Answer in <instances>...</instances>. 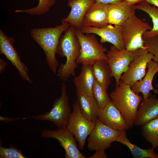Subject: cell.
Returning <instances> with one entry per match:
<instances>
[{
	"instance_id": "16",
	"label": "cell",
	"mask_w": 158,
	"mask_h": 158,
	"mask_svg": "<svg viewBox=\"0 0 158 158\" xmlns=\"http://www.w3.org/2000/svg\"><path fill=\"white\" fill-rule=\"evenodd\" d=\"M68 6L71 8L70 12L66 17L62 19L61 23H68L70 26L80 30L84 15L95 0H67Z\"/></svg>"
},
{
	"instance_id": "32",
	"label": "cell",
	"mask_w": 158,
	"mask_h": 158,
	"mask_svg": "<svg viewBox=\"0 0 158 158\" xmlns=\"http://www.w3.org/2000/svg\"><path fill=\"white\" fill-rule=\"evenodd\" d=\"M8 63L3 59L0 58V73H1L4 71Z\"/></svg>"
},
{
	"instance_id": "17",
	"label": "cell",
	"mask_w": 158,
	"mask_h": 158,
	"mask_svg": "<svg viewBox=\"0 0 158 158\" xmlns=\"http://www.w3.org/2000/svg\"><path fill=\"white\" fill-rule=\"evenodd\" d=\"M158 117V98L151 95L142 101L136 112L134 124L142 126Z\"/></svg>"
},
{
	"instance_id": "26",
	"label": "cell",
	"mask_w": 158,
	"mask_h": 158,
	"mask_svg": "<svg viewBox=\"0 0 158 158\" xmlns=\"http://www.w3.org/2000/svg\"><path fill=\"white\" fill-rule=\"evenodd\" d=\"M37 5L35 7L24 10L15 11L16 13H25L31 15L40 16L48 12L55 3L56 0H38Z\"/></svg>"
},
{
	"instance_id": "7",
	"label": "cell",
	"mask_w": 158,
	"mask_h": 158,
	"mask_svg": "<svg viewBox=\"0 0 158 158\" xmlns=\"http://www.w3.org/2000/svg\"><path fill=\"white\" fill-rule=\"evenodd\" d=\"M141 49L135 51L125 49L119 50L113 45L108 50L106 54L107 61L111 71L112 77L115 79L116 86L118 85L121 75L127 71L130 63Z\"/></svg>"
},
{
	"instance_id": "24",
	"label": "cell",
	"mask_w": 158,
	"mask_h": 158,
	"mask_svg": "<svg viewBox=\"0 0 158 158\" xmlns=\"http://www.w3.org/2000/svg\"><path fill=\"white\" fill-rule=\"evenodd\" d=\"M126 131V130L122 131L116 141L122 144L129 148L134 158H158V154L154 152L152 148L143 149L131 143L127 137Z\"/></svg>"
},
{
	"instance_id": "23",
	"label": "cell",
	"mask_w": 158,
	"mask_h": 158,
	"mask_svg": "<svg viewBox=\"0 0 158 158\" xmlns=\"http://www.w3.org/2000/svg\"><path fill=\"white\" fill-rule=\"evenodd\" d=\"M135 9L143 11L151 18L153 26L152 28L147 31L143 34V40L158 35V8L145 1H143L135 5Z\"/></svg>"
},
{
	"instance_id": "12",
	"label": "cell",
	"mask_w": 158,
	"mask_h": 158,
	"mask_svg": "<svg viewBox=\"0 0 158 158\" xmlns=\"http://www.w3.org/2000/svg\"><path fill=\"white\" fill-rule=\"evenodd\" d=\"M15 41L14 37L7 36L0 30V54L4 55L16 68L21 78L30 84L33 81L28 74L27 66L21 61L17 51L15 49L14 43Z\"/></svg>"
},
{
	"instance_id": "34",
	"label": "cell",
	"mask_w": 158,
	"mask_h": 158,
	"mask_svg": "<svg viewBox=\"0 0 158 158\" xmlns=\"http://www.w3.org/2000/svg\"><path fill=\"white\" fill-rule=\"evenodd\" d=\"M145 1L158 8V0H145Z\"/></svg>"
},
{
	"instance_id": "6",
	"label": "cell",
	"mask_w": 158,
	"mask_h": 158,
	"mask_svg": "<svg viewBox=\"0 0 158 158\" xmlns=\"http://www.w3.org/2000/svg\"><path fill=\"white\" fill-rule=\"evenodd\" d=\"M61 90V96L55 98L51 110L46 113L35 116V120L51 121L58 128L66 126L71 112L66 86L64 82L62 84Z\"/></svg>"
},
{
	"instance_id": "30",
	"label": "cell",
	"mask_w": 158,
	"mask_h": 158,
	"mask_svg": "<svg viewBox=\"0 0 158 158\" xmlns=\"http://www.w3.org/2000/svg\"><path fill=\"white\" fill-rule=\"evenodd\" d=\"M107 156L105 152V150H98L95 151L94 154L91 157L88 158H106Z\"/></svg>"
},
{
	"instance_id": "8",
	"label": "cell",
	"mask_w": 158,
	"mask_h": 158,
	"mask_svg": "<svg viewBox=\"0 0 158 158\" xmlns=\"http://www.w3.org/2000/svg\"><path fill=\"white\" fill-rule=\"evenodd\" d=\"M95 123L83 115L77 102H75L66 127L75 138L81 150H83L86 139L95 127Z\"/></svg>"
},
{
	"instance_id": "4",
	"label": "cell",
	"mask_w": 158,
	"mask_h": 158,
	"mask_svg": "<svg viewBox=\"0 0 158 158\" xmlns=\"http://www.w3.org/2000/svg\"><path fill=\"white\" fill-rule=\"evenodd\" d=\"M75 33L80 45V54L76 60L77 64L93 65L99 61L107 60L105 52L108 50L99 42L95 34H85L76 28Z\"/></svg>"
},
{
	"instance_id": "2",
	"label": "cell",
	"mask_w": 158,
	"mask_h": 158,
	"mask_svg": "<svg viewBox=\"0 0 158 158\" xmlns=\"http://www.w3.org/2000/svg\"><path fill=\"white\" fill-rule=\"evenodd\" d=\"M66 22L62 23L54 27L33 28L30 31L32 39L42 48L46 63L50 70L56 73L59 63L56 54L61 34L70 26Z\"/></svg>"
},
{
	"instance_id": "22",
	"label": "cell",
	"mask_w": 158,
	"mask_h": 158,
	"mask_svg": "<svg viewBox=\"0 0 158 158\" xmlns=\"http://www.w3.org/2000/svg\"><path fill=\"white\" fill-rule=\"evenodd\" d=\"M95 80L102 86L107 89L111 83V71L107 60H101L92 65Z\"/></svg>"
},
{
	"instance_id": "35",
	"label": "cell",
	"mask_w": 158,
	"mask_h": 158,
	"mask_svg": "<svg viewBox=\"0 0 158 158\" xmlns=\"http://www.w3.org/2000/svg\"><path fill=\"white\" fill-rule=\"evenodd\" d=\"M156 87H158V83L156 84Z\"/></svg>"
},
{
	"instance_id": "14",
	"label": "cell",
	"mask_w": 158,
	"mask_h": 158,
	"mask_svg": "<svg viewBox=\"0 0 158 158\" xmlns=\"http://www.w3.org/2000/svg\"><path fill=\"white\" fill-rule=\"evenodd\" d=\"M108 6L107 4L96 2L92 4L84 15L82 27L101 28L108 25Z\"/></svg>"
},
{
	"instance_id": "19",
	"label": "cell",
	"mask_w": 158,
	"mask_h": 158,
	"mask_svg": "<svg viewBox=\"0 0 158 158\" xmlns=\"http://www.w3.org/2000/svg\"><path fill=\"white\" fill-rule=\"evenodd\" d=\"M135 5L124 1L108 4L109 24L121 25L134 12Z\"/></svg>"
},
{
	"instance_id": "20",
	"label": "cell",
	"mask_w": 158,
	"mask_h": 158,
	"mask_svg": "<svg viewBox=\"0 0 158 158\" xmlns=\"http://www.w3.org/2000/svg\"><path fill=\"white\" fill-rule=\"evenodd\" d=\"M92 65L82 64L79 75L73 80L77 93L93 96L92 89L95 79Z\"/></svg>"
},
{
	"instance_id": "10",
	"label": "cell",
	"mask_w": 158,
	"mask_h": 158,
	"mask_svg": "<svg viewBox=\"0 0 158 158\" xmlns=\"http://www.w3.org/2000/svg\"><path fill=\"white\" fill-rule=\"evenodd\" d=\"M40 136L44 138L57 140L65 150L66 158H86L79 150L75 138L66 127L53 130L44 129Z\"/></svg>"
},
{
	"instance_id": "1",
	"label": "cell",
	"mask_w": 158,
	"mask_h": 158,
	"mask_svg": "<svg viewBox=\"0 0 158 158\" xmlns=\"http://www.w3.org/2000/svg\"><path fill=\"white\" fill-rule=\"evenodd\" d=\"M75 28L70 26L61 36L56 54L66 58L57 71V77L63 82L66 81L72 75L75 76V70L78 68L77 59L80 54V45L75 33Z\"/></svg>"
},
{
	"instance_id": "5",
	"label": "cell",
	"mask_w": 158,
	"mask_h": 158,
	"mask_svg": "<svg viewBox=\"0 0 158 158\" xmlns=\"http://www.w3.org/2000/svg\"><path fill=\"white\" fill-rule=\"evenodd\" d=\"M121 26L122 38L125 49L135 51L146 49L142 36L145 32L152 28L148 23L138 18L134 12Z\"/></svg>"
},
{
	"instance_id": "3",
	"label": "cell",
	"mask_w": 158,
	"mask_h": 158,
	"mask_svg": "<svg viewBox=\"0 0 158 158\" xmlns=\"http://www.w3.org/2000/svg\"><path fill=\"white\" fill-rule=\"evenodd\" d=\"M109 96L114 104L119 110L127 125L132 128L137 111L143 99L142 96L133 92L130 85L120 81Z\"/></svg>"
},
{
	"instance_id": "15",
	"label": "cell",
	"mask_w": 158,
	"mask_h": 158,
	"mask_svg": "<svg viewBox=\"0 0 158 158\" xmlns=\"http://www.w3.org/2000/svg\"><path fill=\"white\" fill-rule=\"evenodd\" d=\"M98 119L107 126L122 131L130 128L121 113L111 100L101 110H99Z\"/></svg>"
},
{
	"instance_id": "9",
	"label": "cell",
	"mask_w": 158,
	"mask_h": 158,
	"mask_svg": "<svg viewBox=\"0 0 158 158\" xmlns=\"http://www.w3.org/2000/svg\"><path fill=\"white\" fill-rule=\"evenodd\" d=\"M102 123L98 119L87 139V147L91 151L105 150L122 133Z\"/></svg>"
},
{
	"instance_id": "21",
	"label": "cell",
	"mask_w": 158,
	"mask_h": 158,
	"mask_svg": "<svg viewBox=\"0 0 158 158\" xmlns=\"http://www.w3.org/2000/svg\"><path fill=\"white\" fill-rule=\"evenodd\" d=\"M76 102L83 115L88 120L96 123L99 110L94 96L77 93Z\"/></svg>"
},
{
	"instance_id": "18",
	"label": "cell",
	"mask_w": 158,
	"mask_h": 158,
	"mask_svg": "<svg viewBox=\"0 0 158 158\" xmlns=\"http://www.w3.org/2000/svg\"><path fill=\"white\" fill-rule=\"evenodd\" d=\"M147 71L144 78L131 86V89L135 93H142L143 99H147L152 95L150 92L152 90L158 95L157 90L154 89L152 85L154 77L158 72V63L152 60L147 63Z\"/></svg>"
},
{
	"instance_id": "29",
	"label": "cell",
	"mask_w": 158,
	"mask_h": 158,
	"mask_svg": "<svg viewBox=\"0 0 158 158\" xmlns=\"http://www.w3.org/2000/svg\"><path fill=\"white\" fill-rule=\"evenodd\" d=\"M144 46L148 52L154 56L153 60L158 63V35L144 40Z\"/></svg>"
},
{
	"instance_id": "25",
	"label": "cell",
	"mask_w": 158,
	"mask_h": 158,
	"mask_svg": "<svg viewBox=\"0 0 158 158\" xmlns=\"http://www.w3.org/2000/svg\"><path fill=\"white\" fill-rule=\"evenodd\" d=\"M141 126L142 136L151 144L152 148L158 147V117Z\"/></svg>"
},
{
	"instance_id": "31",
	"label": "cell",
	"mask_w": 158,
	"mask_h": 158,
	"mask_svg": "<svg viewBox=\"0 0 158 158\" xmlns=\"http://www.w3.org/2000/svg\"><path fill=\"white\" fill-rule=\"evenodd\" d=\"M96 2L103 3L105 4H110L116 2H121L123 0H95Z\"/></svg>"
},
{
	"instance_id": "27",
	"label": "cell",
	"mask_w": 158,
	"mask_h": 158,
	"mask_svg": "<svg viewBox=\"0 0 158 158\" xmlns=\"http://www.w3.org/2000/svg\"><path fill=\"white\" fill-rule=\"evenodd\" d=\"M92 91L99 109L101 110L111 100L108 90L102 86L95 80Z\"/></svg>"
},
{
	"instance_id": "28",
	"label": "cell",
	"mask_w": 158,
	"mask_h": 158,
	"mask_svg": "<svg viewBox=\"0 0 158 158\" xmlns=\"http://www.w3.org/2000/svg\"><path fill=\"white\" fill-rule=\"evenodd\" d=\"M0 158H27L21 150L11 144L10 147L6 148L0 147Z\"/></svg>"
},
{
	"instance_id": "11",
	"label": "cell",
	"mask_w": 158,
	"mask_h": 158,
	"mask_svg": "<svg viewBox=\"0 0 158 158\" xmlns=\"http://www.w3.org/2000/svg\"><path fill=\"white\" fill-rule=\"evenodd\" d=\"M154 58L153 55L147 49H141L130 63L127 71L121 75L120 81L131 86L137 81L142 80L146 74L147 63Z\"/></svg>"
},
{
	"instance_id": "33",
	"label": "cell",
	"mask_w": 158,
	"mask_h": 158,
	"mask_svg": "<svg viewBox=\"0 0 158 158\" xmlns=\"http://www.w3.org/2000/svg\"><path fill=\"white\" fill-rule=\"evenodd\" d=\"M130 5H135V4L139 3L145 0H123Z\"/></svg>"
},
{
	"instance_id": "13",
	"label": "cell",
	"mask_w": 158,
	"mask_h": 158,
	"mask_svg": "<svg viewBox=\"0 0 158 158\" xmlns=\"http://www.w3.org/2000/svg\"><path fill=\"white\" fill-rule=\"evenodd\" d=\"M121 25L109 24L101 28L92 27H82L80 30L83 33H92L97 35L101 38L100 43L109 42L118 49H125L122 36Z\"/></svg>"
}]
</instances>
